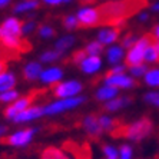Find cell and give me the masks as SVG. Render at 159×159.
<instances>
[{"label":"cell","instance_id":"cell-1","mask_svg":"<svg viewBox=\"0 0 159 159\" xmlns=\"http://www.w3.org/2000/svg\"><path fill=\"white\" fill-rule=\"evenodd\" d=\"M148 6V0H115L100 4L99 11L102 23L105 25H122L128 17Z\"/></svg>","mask_w":159,"mask_h":159},{"label":"cell","instance_id":"cell-2","mask_svg":"<svg viewBox=\"0 0 159 159\" xmlns=\"http://www.w3.org/2000/svg\"><path fill=\"white\" fill-rule=\"evenodd\" d=\"M153 129V123L151 119L142 118L128 126H119V130H115V135H123L132 141H141L146 138Z\"/></svg>","mask_w":159,"mask_h":159},{"label":"cell","instance_id":"cell-3","mask_svg":"<svg viewBox=\"0 0 159 159\" xmlns=\"http://www.w3.org/2000/svg\"><path fill=\"white\" fill-rule=\"evenodd\" d=\"M153 40L155 39H153L152 33L146 34V36H142L141 39H138V42L130 48V50L126 55V65L130 67L142 65V62L145 60V52L153 43Z\"/></svg>","mask_w":159,"mask_h":159},{"label":"cell","instance_id":"cell-4","mask_svg":"<svg viewBox=\"0 0 159 159\" xmlns=\"http://www.w3.org/2000/svg\"><path fill=\"white\" fill-rule=\"evenodd\" d=\"M83 102H85V98L83 96H73V98H66V99L56 100V102L49 103L48 106L43 107V113L44 115H57L60 112L69 111V109H73V107L79 106Z\"/></svg>","mask_w":159,"mask_h":159},{"label":"cell","instance_id":"cell-5","mask_svg":"<svg viewBox=\"0 0 159 159\" xmlns=\"http://www.w3.org/2000/svg\"><path fill=\"white\" fill-rule=\"evenodd\" d=\"M78 20L80 26L90 27L96 26L102 23V17H100V11L96 7H83L78 11Z\"/></svg>","mask_w":159,"mask_h":159},{"label":"cell","instance_id":"cell-6","mask_svg":"<svg viewBox=\"0 0 159 159\" xmlns=\"http://www.w3.org/2000/svg\"><path fill=\"white\" fill-rule=\"evenodd\" d=\"M80 90H82V85L76 80H69V82H63V83H57V85L53 88L55 96L60 98V99L73 98V96H76Z\"/></svg>","mask_w":159,"mask_h":159},{"label":"cell","instance_id":"cell-7","mask_svg":"<svg viewBox=\"0 0 159 159\" xmlns=\"http://www.w3.org/2000/svg\"><path fill=\"white\" fill-rule=\"evenodd\" d=\"M34 133H36V129H23L7 136V139H3V142L11 145V146H20L22 148V146H26L30 143Z\"/></svg>","mask_w":159,"mask_h":159},{"label":"cell","instance_id":"cell-8","mask_svg":"<svg viewBox=\"0 0 159 159\" xmlns=\"http://www.w3.org/2000/svg\"><path fill=\"white\" fill-rule=\"evenodd\" d=\"M105 85L113 86L118 89H129L135 86V80L130 76H126L125 73H119V75H113V73H107L105 78Z\"/></svg>","mask_w":159,"mask_h":159},{"label":"cell","instance_id":"cell-9","mask_svg":"<svg viewBox=\"0 0 159 159\" xmlns=\"http://www.w3.org/2000/svg\"><path fill=\"white\" fill-rule=\"evenodd\" d=\"M32 100H33V96H32V95H30V96H26V98H20V99H17L16 102H13V103L4 111V116H6L7 119H11V120H13L20 112L26 111L27 107H30L29 105L32 103Z\"/></svg>","mask_w":159,"mask_h":159},{"label":"cell","instance_id":"cell-10","mask_svg":"<svg viewBox=\"0 0 159 159\" xmlns=\"http://www.w3.org/2000/svg\"><path fill=\"white\" fill-rule=\"evenodd\" d=\"M43 115V107H39V106H32V107H27L26 111L20 112L15 119L13 122L16 123H20V122H29V120H33V119L40 118Z\"/></svg>","mask_w":159,"mask_h":159},{"label":"cell","instance_id":"cell-11","mask_svg":"<svg viewBox=\"0 0 159 159\" xmlns=\"http://www.w3.org/2000/svg\"><path fill=\"white\" fill-rule=\"evenodd\" d=\"M83 128L86 129V132L89 133V135H92V136H98V135H100L102 133V126H100V122H99V118H96V116H88V118H85V120H83Z\"/></svg>","mask_w":159,"mask_h":159},{"label":"cell","instance_id":"cell-12","mask_svg":"<svg viewBox=\"0 0 159 159\" xmlns=\"http://www.w3.org/2000/svg\"><path fill=\"white\" fill-rule=\"evenodd\" d=\"M100 65H102V60L99 56H88L80 63V67L85 73H95L100 69Z\"/></svg>","mask_w":159,"mask_h":159},{"label":"cell","instance_id":"cell-13","mask_svg":"<svg viewBox=\"0 0 159 159\" xmlns=\"http://www.w3.org/2000/svg\"><path fill=\"white\" fill-rule=\"evenodd\" d=\"M62 76H63V73L59 67H49V69L42 72L40 80L43 83H57L62 79Z\"/></svg>","mask_w":159,"mask_h":159},{"label":"cell","instance_id":"cell-14","mask_svg":"<svg viewBox=\"0 0 159 159\" xmlns=\"http://www.w3.org/2000/svg\"><path fill=\"white\" fill-rule=\"evenodd\" d=\"M2 29L6 30L7 33H11V34H16V36H20L23 33V25L19 22L17 19L15 17H9L4 20V23L2 25Z\"/></svg>","mask_w":159,"mask_h":159},{"label":"cell","instance_id":"cell-15","mask_svg":"<svg viewBox=\"0 0 159 159\" xmlns=\"http://www.w3.org/2000/svg\"><path fill=\"white\" fill-rule=\"evenodd\" d=\"M42 66L40 63L37 62H30L26 65V67H25V70H23V75H25V78L27 79V80H34V79L40 78L42 75Z\"/></svg>","mask_w":159,"mask_h":159},{"label":"cell","instance_id":"cell-16","mask_svg":"<svg viewBox=\"0 0 159 159\" xmlns=\"http://www.w3.org/2000/svg\"><path fill=\"white\" fill-rule=\"evenodd\" d=\"M15 85H16V78L13 73H10V72H3V73L0 75V92L11 90Z\"/></svg>","mask_w":159,"mask_h":159},{"label":"cell","instance_id":"cell-17","mask_svg":"<svg viewBox=\"0 0 159 159\" xmlns=\"http://www.w3.org/2000/svg\"><path fill=\"white\" fill-rule=\"evenodd\" d=\"M118 34H119V30L118 29H103V30H100V33H99V42L100 43H103V44H112L113 42L118 39Z\"/></svg>","mask_w":159,"mask_h":159},{"label":"cell","instance_id":"cell-18","mask_svg":"<svg viewBox=\"0 0 159 159\" xmlns=\"http://www.w3.org/2000/svg\"><path fill=\"white\" fill-rule=\"evenodd\" d=\"M116 95H118V88L105 85L103 88H100L99 90H98L96 98L99 100H112L116 98Z\"/></svg>","mask_w":159,"mask_h":159},{"label":"cell","instance_id":"cell-19","mask_svg":"<svg viewBox=\"0 0 159 159\" xmlns=\"http://www.w3.org/2000/svg\"><path fill=\"white\" fill-rule=\"evenodd\" d=\"M42 159H72L69 155H66L62 149L57 148H48L42 153Z\"/></svg>","mask_w":159,"mask_h":159},{"label":"cell","instance_id":"cell-20","mask_svg":"<svg viewBox=\"0 0 159 159\" xmlns=\"http://www.w3.org/2000/svg\"><path fill=\"white\" fill-rule=\"evenodd\" d=\"M129 102H130L129 98H115L112 100H107V103L105 105V109L109 112H115L118 109H120V107L129 105Z\"/></svg>","mask_w":159,"mask_h":159},{"label":"cell","instance_id":"cell-21","mask_svg":"<svg viewBox=\"0 0 159 159\" xmlns=\"http://www.w3.org/2000/svg\"><path fill=\"white\" fill-rule=\"evenodd\" d=\"M122 56H123V49L119 48V46H112L107 50V60L111 63H118L122 59Z\"/></svg>","mask_w":159,"mask_h":159},{"label":"cell","instance_id":"cell-22","mask_svg":"<svg viewBox=\"0 0 159 159\" xmlns=\"http://www.w3.org/2000/svg\"><path fill=\"white\" fill-rule=\"evenodd\" d=\"M39 6V2L37 0H25L22 3H19L15 6V11H29V10H33Z\"/></svg>","mask_w":159,"mask_h":159},{"label":"cell","instance_id":"cell-23","mask_svg":"<svg viewBox=\"0 0 159 159\" xmlns=\"http://www.w3.org/2000/svg\"><path fill=\"white\" fill-rule=\"evenodd\" d=\"M145 82L149 86H159V69H151L146 72Z\"/></svg>","mask_w":159,"mask_h":159},{"label":"cell","instance_id":"cell-24","mask_svg":"<svg viewBox=\"0 0 159 159\" xmlns=\"http://www.w3.org/2000/svg\"><path fill=\"white\" fill-rule=\"evenodd\" d=\"M85 50L88 53V56H99L102 53V50H103V43H100L99 40L92 42V43H89L86 46Z\"/></svg>","mask_w":159,"mask_h":159},{"label":"cell","instance_id":"cell-25","mask_svg":"<svg viewBox=\"0 0 159 159\" xmlns=\"http://www.w3.org/2000/svg\"><path fill=\"white\" fill-rule=\"evenodd\" d=\"M73 42H75V39L72 36H65V37H62L60 40H57V43H56V50H59L60 53H63L66 49H69L73 44Z\"/></svg>","mask_w":159,"mask_h":159},{"label":"cell","instance_id":"cell-26","mask_svg":"<svg viewBox=\"0 0 159 159\" xmlns=\"http://www.w3.org/2000/svg\"><path fill=\"white\" fill-rule=\"evenodd\" d=\"M145 59H146V62H158L159 60V50H158V48H156V44L152 43L151 46L146 49Z\"/></svg>","mask_w":159,"mask_h":159},{"label":"cell","instance_id":"cell-27","mask_svg":"<svg viewBox=\"0 0 159 159\" xmlns=\"http://www.w3.org/2000/svg\"><path fill=\"white\" fill-rule=\"evenodd\" d=\"M19 99V93L16 90H6V92H0V102H4V103H11V102H16Z\"/></svg>","mask_w":159,"mask_h":159},{"label":"cell","instance_id":"cell-28","mask_svg":"<svg viewBox=\"0 0 159 159\" xmlns=\"http://www.w3.org/2000/svg\"><path fill=\"white\" fill-rule=\"evenodd\" d=\"M60 57H62V53L59 50H48V52H44L40 56V59L43 62H55V60L60 59Z\"/></svg>","mask_w":159,"mask_h":159},{"label":"cell","instance_id":"cell-29","mask_svg":"<svg viewBox=\"0 0 159 159\" xmlns=\"http://www.w3.org/2000/svg\"><path fill=\"white\" fill-rule=\"evenodd\" d=\"M99 122H100V126H102L103 130H113L116 128V122L113 119L107 118V116H100Z\"/></svg>","mask_w":159,"mask_h":159},{"label":"cell","instance_id":"cell-30","mask_svg":"<svg viewBox=\"0 0 159 159\" xmlns=\"http://www.w3.org/2000/svg\"><path fill=\"white\" fill-rule=\"evenodd\" d=\"M65 26L66 29H75V27L79 26V20H78V16H67L65 20Z\"/></svg>","mask_w":159,"mask_h":159},{"label":"cell","instance_id":"cell-31","mask_svg":"<svg viewBox=\"0 0 159 159\" xmlns=\"http://www.w3.org/2000/svg\"><path fill=\"white\" fill-rule=\"evenodd\" d=\"M145 100L151 105H155V106H159V92H151L145 95Z\"/></svg>","mask_w":159,"mask_h":159},{"label":"cell","instance_id":"cell-32","mask_svg":"<svg viewBox=\"0 0 159 159\" xmlns=\"http://www.w3.org/2000/svg\"><path fill=\"white\" fill-rule=\"evenodd\" d=\"M146 69L148 67L145 66V65H138V66H133L132 69H130V73L135 76V78H138V76H145L146 75Z\"/></svg>","mask_w":159,"mask_h":159},{"label":"cell","instance_id":"cell-33","mask_svg":"<svg viewBox=\"0 0 159 159\" xmlns=\"http://www.w3.org/2000/svg\"><path fill=\"white\" fill-rule=\"evenodd\" d=\"M103 153H105V156H106V159H118V151H116L113 146L106 145L103 149Z\"/></svg>","mask_w":159,"mask_h":159},{"label":"cell","instance_id":"cell-34","mask_svg":"<svg viewBox=\"0 0 159 159\" xmlns=\"http://www.w3.org/2000/svg\"><path fill=\"white\" fill-rule=\"evenodd\" d=\"M120 159H132V148L128 145H123L120 148Z\"/></svg>","mask_w":159,"mask_h":159},{"label":"cell","instance_id":"cell-35","mask_svg":"<svg viewBox=\"0 0 159 159\" xmlns=\"http://www.w3.org/2000/svg\"><path fill=\"white\" fill-rule=\"evenodd\" d=\"M86 57H88V53H86V50H79V52H76L73 55V62L75 63H82L83 62V60L86 59Z\"/></svg>","mask_w":159,"mask_h":159},{"label":"cell","instance_id":"cell-36","mask_svg":"<svg viewBox=\"0 0 159 159\" xmlns=\"http://www.w3.org/2000/svg\"><path fill=\"white\" fill-rule=\"evenodd\" d=\"M39 33H40L42 37H50L53 33H55V30H53L50 26H42L40 29H39Z\"/></svg>","mask_w":159,"mask_h":159},{"label":"cell","instance_id":"cell-37","mask_svg":"<svg viewBox=\"0 0 159 159\" xmlns=\"http://www.w3.org/2000/svg\"><path fill=\"white\" fill-rule=\"evenodd\" d=\"M136 42H138L136 37H135V36H130V34H129V36H126L125 39H123V46H126V48H132V46L136 43Z\"/></svg>","mask_w":159,"mask_h":159},{"label":"cell","instance_id":"cell-38","mask_svg":"<svg viewBox=\"0 0 159 159\" xmlns=\"http://www.w3.org/2000/svg\"><path fill=\"white\" fill-rule=\"evenodd\" d=\"M33 29H34V23L33 22L25 23V25H23V34H29Z\"/></svg>","mask_w":159,"mask_h":159},{"label":"cell","instance_id":"cell-39","mask_svg":"<svg viewBox=\"0 0 159 159\" xmlns=\"http://www.w3.org/2000/svg\"><path fill=\"white\" fill-rule=\"evenodd\" d=\"M125 70V66H115L113 69H111L109 73H113V75H119V73H123Z\"/></svg>","mask_w":159,"mask_h":159},{"label":"cell","instance_id":"cell-40","mask_svg":"<svg viewBox=\"0 0 159 159\" xmlns=\"http://www.w3.org/2000/svg\"><path fill=\"white\" fill-rule=\"evenodd\" d=\"M43 2L48 4H59V3H63L65 0H43Z\"/></svg>","mask_w":159,"mask_h":159},{"label":"cell","instance_id":"cell-41","mask_svg":"<svg viewBox=\"0 0 159 159\" xmlns=\"http://www.w3.org/2000/svg\"><path fill=\"white\" fill-rule=\"evenodd\" d=\"M152 36H153V39H159V26H156L155 29H153V32H152Z\"/></svg>","mask_w":159,"mask_h":159},{"label":"cell","instance_id":"cell-42","mask_svg":"<svg viewBox=\"0 0 159 159\" xmlns=\"http://www.w3.org/2000/svg\"><path fill=\"white\" fill-rule=\"evenodd\" d=\"M4 69H6V63H4L3 60H0V75L4 72Z\"/></svg>","mask_w":159,"mask_h":159},{"label":"cell","instance_id":"cell-43","mask_svg":"<svg viewBox=\"0 0 159 159\" xmlns=\"http://www.w3.org/2000/svg\"><path fill=\"white\" fill-rule=\"evenodd\" d=\"M9 3H10V0H0V7H4Z\"/></svg>","mask_w":159,"mask_h":159},{"label":"cell","instance_id":"cell-44","mask_svg":"<svg viewBox=\"0 0 159 159\" xmlns=\"http://www.w3.org/2000/svg\"><path fill=\"white\" fill-rule=\"evenodd\" d=\"M4 133H6V128H4V126H0V136L4 135Z\"/></svg>","mask_w":159,"mask_h":159},{"label":"cell","instance_id":"cell-45","mask_svg":"<svg viewBox=\"0 0 159 159\" xmlns=\"http://www.w3.org/2000/svg\"><path fill=\"white\" fill-rule=\"evenodd\" d=\"M152 10H155V11H159V3L153 4V6H152Z\"/></svg>","mask_w":159,"mask_h":159},{"label":"cell","instance_id":"cell-46","mask_svg":"<svg viewBox=\"0 0 159 159\" xmlns=\"http://www.w3.org/2000/svg\"><path fill=\"white\" fill-rule=\"evenodd\" d=\"M139 19H141V20H146V19H148V15H145L143 13V15H141V17Z\"/></svg>","mask_w":159,"mask_h":159},{"label":"cell","instance_id":"cell-47","mask_svg":"<svg viewBox=\"0 0 159 159\" xmlns=\"http://www.w3.org/2000/svg\"><path fill=\"white\" fill-rule=\"evenodd\" d=\"M83 3H90V2H93V0H82Z\"/></svg>","mask_w":159,"mask_h":159},{"label":"cell","instance_id":"cell-48","mask_svg":"<svg viewBox=\"0 0 159 159\" xmlns=\"http://www.w3.org/2000/svg\"><path fill=\"white\" fill-rule=\"evenodd\" d=\"M156 48H158V50H159V42H158V43H156Z\"/></svg>","mask_w":159,"mask_h":159},{"label":"cell","instance_id":"cell-49","mask_svg":"<svg viewBox=\"0 0 159 159\" xmlns=\"http://www.w3.org/2000/svg\"><path fill=\"white\" fill-rule=\"evenodd\" d=\"M65 2H70V0H65Z\"/></svg>","mask_w":159,"mask_h":159}]
</instances>
